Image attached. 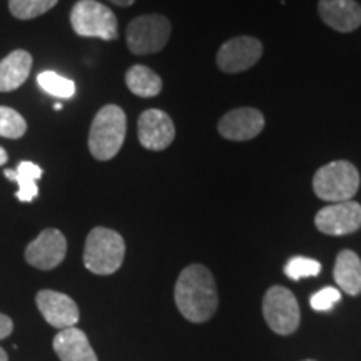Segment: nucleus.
<instances>
[{"instance_id": "f257e3e1", "label": "nucleus", "mask_w": 361, "mask_h": 361, "mask_svg": "<svg viewBox=\"0 0 361 361\" xmlns=\"http://www.w3.org/2000/svg\"><path fill=\"white\" fill-rule=\"evenodd\" d=\"M174 301L188 322L204 323L213 318L219 300L211 271L202 264H189L180 271L174 288Z\"/></svg>"}, {"instance_id": "f03ea898", "label": "nucleus", "mask_w": 361, "mask_h": 361, "mask_svg": "<svg viewBox=\"0 0 361 361\" xmlns=\"http://www.w3.org/2000/svg\"><path fill=\"white\" fill-rule=\"evenodd\" d=\"M128 119L119 106H104L94 117L89 130V151L94 159L109 161L123 147Z\"/></svg>"}, {"instance_id": "7ed1b4c3", "label": "nucleus", "mask_w": 361, "mask_h": 361, "mask_svg": "<svg viewBox=\"0 0 361 361\" xmlns=\"http://www.w3.org/2000/svg\"><path fill=\"white\" fill-rule=\"evenodd\" d=\"M126 256V243L114 229L94 228L85 239L84 264L90 273L107 276L121 268Z\"/></svg>"}, {"instance_id": "20e7f679", "label": "nucleus", "mask_w": 361, "mask_h": 361, "mask_svg": "<svg viewBox=\"0 0 361 361\" xmlns=\"http://www.w3.org/2000/svg\"><path fill=\"white\" fill-rule=\"evenodd\" d=\"M360 188V173L350 161H333L316 171L313 191L328 202L351 201Z\"/></svg>"}, {"instance_id": "39448f33", "label": "nucleus", "mask_w": 361, "mask_h": 361, "mask_svg": "<svg viewBox=\"0 0 361 361\" xmlns=\"http://www.w3.org/2000/svg\"><path fill=\"white\" fill-rule=\"evenodd\" d=\"M71 25L80 37L116 40L119 37L116 13L97 0H79L71 12Z\"/></svg>"}, {"instance_id": "423d86ee", "label": "nucleus", "mask_w": 361, "mask_h": 361, "mask_svg": "<svg viewBox=\"0 0 361 361\" xmlns=\"http://www.w3.org/2000/svg\"><path fill=\"white\" fill-rule=\"evenodd\" d=\"M171 37V22L159 13L135 17L126 30L129 51L135 56H151L162 51Z\"/></svg>"}, {"instance_id": "0eeeda50", "label": "nucleus", "mask_w": 361, "mask_h": 361, "mask_svg": "<svg viewBox=\"0 0 361 361\" xmlns=\"http://www.w3.org/2000/svg\"><path fill=\"white\" fill-rule=\"evenodd\" d=\"M263 314L268 326L278 335H291L300 326V305L295 295L284 286H273L266 291Z\"/></svg>"}, {"instance_id": "6e6552de", "label": "nucleus", "mask_w": 361, "mask_h": 361, "mask_svg": "<svg viewBox=\"0 0 361 361\" xmlns=\"http://www.w3.org/2000/svg\"><path fill=\"white\" fill-rule=\"evenodd\" d=\"M261 56H263V44L250 35H241L221 45L216 62L226 74H239L251 69Z\"/></svg>"}, {"instance_id": "1a4fd4ad", "label": "nucleus", "mask_w": 361, "mask_h": 361, "mask_svg": "<svg viewBox=\"0 0 361 361\" xmlns=\"http://www.w3.org/2000/svg\"><path fill=\"white\" fill-rule=\"evenodd\" d=\"M318 231L328 236H345L361 228V204L356 201L333 202L318 211L314 218Z\"/></svg>"}, {"instance_id": "9d476101", "label": "nucleus", "mask_w": 361, "mask_h": 361, "mask_svg": "<svg viewBox=\"0 0 361 361\" xmlns=\"http://www.w3.org/2000/svg\"><path fill=\"white\" fill-rule=\"evenodd\" d=\"M67 255V239L59 229H45L25 247L27 263L49 271L57 268Z\"/></svg>"}, {"instance_id": "9b49d317", "label": "nucleus", "mask_w": 361, "mask_h": 361, "mask_svg": "<svg viewBox=\"0 0 361 361\" xmlns=\"http://www.w3.org/2000/svg\"><path fill=\"white\" fill-rule=\"evenodd\" d=\"M137 137L142 147L149 151H164L176 137L173 119L164 111H144L137 121Z\"/></svg>"}, {"instance_id": "f8f14e48", "label": "nucleus", "mask_w": 361, "mask_h": 361, "mask_svg": "<svg viewBox=\"0 0 361 361\" xmlns=\"http://www.w3.org/2000/svg\"><path fill=\"white\" fill-rule=\"evenodd\" d=\"M37 308L51 326L66 329L75 326L79 322V308L75 301L64 293L42 290L35 296Z\"/></svg>"}, {"instance_id": "ddd939ff", "label": "nucleus", "mask_w": 361, "mask_h": 361, "mask_svg": "<svg viewBox=\"0 0 361 361\" xmlns=\"http://www.w3.org/2000/svg\"><path fill=\"white\" fill-rule=\"evenodd\" d=\"M263 129L264 117L252 107H239L226 112L218 124L219 134L229 141H250L259 135Z\"/></svg>"}, {"instance_id": "4468645a", "label": "nucleus", "mask_w": 361, "mask_h": 361, "mask_svg": "<svg viewBox=\"0 0 361 361\" xmlns=\"http://www.w3.org/2000/svg\"><path fill=\"white\" fill-rule=\"evenodd\" d=\"M318 13L338 32H353L361 25V6L356 0H319Z\"/></svg>"}, {"instance_id": "2eb2a0df", "label": "nucleus", "mask_w": 361, "mask_h": 361, "mask_svg": "<svg viewBox=\"0 0 361 361\" xmlns=\"http://www.w3.org/2000/svg\"><path fill=\"white\" fill-rule=\"evenodd\" d=\"M54 351L61 361H97V355L90 346L82 329L72 326L61 329L54 338Z\"/></svg>"}, {"instance_id": "dca6fc26", "label": "nucleus", "mask_w": 361, "mask_h": 361, "mask_svg": "<svg viewBox=\"0 0 361 361\" xmlns=\"http://www.w3.org/2000/svg\"><path fill=\"white\" fill-rule=\"evenodd\" d=\"M32 69V56L27 51H13L0 61V92L19 89Z\"/></svg>"}, {"instance_id": "f3484780", "label": "nucleus", "mask_w": 361, "mask_h": 361, "mask_svg": "<svg viewBox=\"0 0 361 361\" xmlns=\"http://www.w3.org/2000/svg\"><path fill=\"white\" fill-rule=\"evenodd\" d=\"M333 276L341 291L356 296L361 293V259L355 251L343 250L338 252Z\"/></svg>"}, {"instance_id": "a211bd4d", "label": "nucleus", "mask_w": 361, "mask_h": 361, "mask_svg": "<svg viewBox=\"0 0 361 361\" xmlns=\"http://www.w3.org/2000/svg\"><path fill=\"white\" fill-rule=\"evenodd\" d=\"M7 179L17 180L19 183V191H17V200L20 202H30L37 197V179L42 178L44 171L37 164L30 161H22L17 169H6L4 171Z\"/></svg>"}, {"instance_id": "6ab92c4d", "label": "nucleus", "mask_w": 361, "mask_h": 361, "mask_svg": "<svg viewBox=\"0 0 361 361\" xmlns=\"http://www.w3.org/2000/svg\"><path fill=\"white\" fill-rule=\"evenodd\" d=\"M129 90L139 97H154L162 90V79L146 66H133L126 74Z\"/></svg>"}, {"instance_id": "aec40b11", "label": "nucleus", "mask_w": 361, "mask_h": 361, "mask_svg": "<svg viewBox=\"0 0 361 361\" xmlns=\"http://www.w3.org/2000/svg\"><path fill=\"white\" fill-rule=\"evenodd\" d=\"M37 84L40 85V89L45 90V92L59 99H71L74 97L75 94L74 80L62 78V75H59L57 72L52 71L40 72L37 75Z\"/></svg>"}, {"instance_id": "412c9836", "label": "nucleus", "mask_w": 361, "mask_h": 361, "mask_svg": "<svg viewBox=\"0 0 361 361\" xmlns=\"http://www.w3.org/2000/svg\"><path fill=\"white\" fill-rule=\"evenodd\" d=\"M59 0H8V11L16 19L30 20L57 6Z\"/></svg>"}, {"instance_id": "4be33fe9", "label": "nucleus", "mask_w": 361, "mask_h": 361, "mask_svg": "<svg viewBox=\"0 0 361 361\" xmlns=\"http://www.w3.org/2000/svg\"><path fill=\"white\" fill-rule=\"evenodd\" d=\"M27 130V123L19 112L0 106V135L7 139H20Z\"/></svg>"}, {"instance_id": "5701e85b", "label": "nucleus", "mask_w": 361, "mask_h": 361, "mask_svg": "<svg viewBox=\"0 0 361 361\" xmlns=\"http://www.w3.org/2000/svg\"><path fill=\"white\" fill-rule=\"evenodd\" d=\"M319 273H322V264L316 259L305 258V256H295V258H291L286 263V266H284V274L293 279V281L318 276Z\"/></svg>"}, {"instance_id": "b1692460", "label": "nucleus", "mask_w": 361, "mask_h": 361, "mask_svg": "<svg viewBox=\"0 0 361 361\" xmlns=\"http://www.w3.org/2000/svg\"><path fill=\"white\" fill-rule=\"evenodd\" d=\"M341 293L336 288H323L310 298V305L314 311H329L336 303H340Z\"/></svg>"}, {"instance_id": "393cba45", "label": "nucleus", "mask_w": 361, "mask_h": 361, "mask_svg": "<svg viewBox=\"0 0 361 361\" xmlns=\"http://www.w3.org/2000/svg\"><path fill=\"white\" fill-rule=\"evenodd\" d=\"M13 331V322L7 314L0 313V340L7 338Z\"/></svg>"}, {"instance_id": "a878e982", "label": "nucleus", "mask_w": 361, "mask_h": 361, "mask_svg": "<svg viewBox=\"0 0 361 361\" xmlns=\"http://www.w3.org/2000/svg\"><path fill=\"white\" fill-rule=\"evenodd\" d=\"M109 2H112L114 6H119V7H129V6H133L135 0H109Z\"/></svg>"}, {"instance_id": "bb28decb", "label": "nucleus", "mask_w": 361, "mask_h": 361, "mask_svg": "<svg viewBox=\"0 0 361 361\" xmlns=\"http://www.w3.org/2000/svg\"><path fill=\"white\" fill-rule=\"evenodd\" d=\"M8 161V156H7V151L4 149L2 146H0V166H4L6 162Z\"/></svg>"}, {"instance_id": "cd10ccee", "label": "nucleus", "mask_w": 361, "mask_h": 361, "mask_svg": "<svg viewBox=\"0 0 361 361\" xmlns=\"http://www.w3.org/2000/svg\"><path fill=\"white\" fill-rule=\"evenodd\" d=\"M0 361H8V356L4 348H0Z\"/></svg>"}, {"instance_id": "c85d7f7f", "label": "nucleus", "mask_w": 361, "mask_h": 361, "mask_svg": "<svg viewBox=\"0 0 361 361\" xmlns=\"http://www.w3.org/2000/svg\"><path fill=\"white\" fill-rule=\"evenodd\" d=\"M54 109L61 111V109H62V104H56V106H54Z\"/></svg>"}, {"instance_id": "c756f323", "label": "nucleus", "mask_w": 361, "mask_h": 361, "mask_svg": "<svg viewBox=\"0 0 361 361\" xmlns=\"http://www.w3.org/2000/svg\"><path fill=\"white\" fill-rule=\"evenodd\" d=\"M305 361H314V360H305Z\"/></svg>"}]
</instances>
